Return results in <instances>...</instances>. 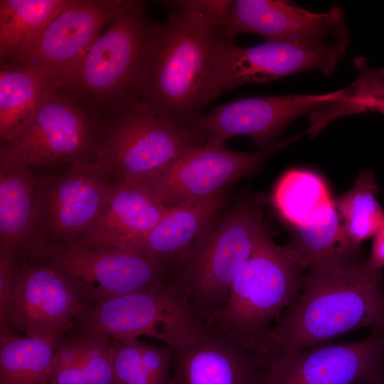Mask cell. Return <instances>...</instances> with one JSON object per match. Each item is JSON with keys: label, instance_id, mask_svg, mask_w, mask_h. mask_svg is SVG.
<instances>
[{"label": "cell", "instance_id": "obj_1", "mask_svg": "<svg viewBox=\"0 0 384 384\" xmlns=\"http://www.w3.org/2000/svg\"><path fill=\"white\" fill-rule=\"evenodd\" d=\"M232 1H168L154 21L136 87V101L154 114L194 129L215 97L216 54Z\"/></svg>", "mask_w": 384, "mask_h": 384}, {"label": "cell", "instance_id": "obj_2", "mask_svg": "<svg viewBox=\"0 0 384 384\" xmlns=\"http://www.w3.org/2000/svg\"><path fill=\"white\" fill-rule=\"evenodd\" d=\"M307 271L300 294L259 346L264 366L356 329L384 331L382 270L370 268L359 255L322 262Z\"/></svg>", "mask_w": 384, "mask_h": 384}, {"label": "cell", "instance_id": "obj_3", "mask_svg": "<svg viewBox=\"0 0 384 384\" xmlns=\"http://www.w3.org/2000/svg\"><path fill=\"white\" fill-rule=\"evenodd\" d=\"M154 21L146 2L124 0L110 23L58 89L99 121L136 101V87Z\"/></svg>", "mask_w": 384, "mask_h": 384}, {"label": "cell", "instance_id": "obj_4", "mask_svg": "<svg viewBox=\"0 0 384 384\" xmlns=\"http://www.w3.org/2000/svg\"><path fill=\"white\" fill-rule=\"evenodd\" d=\"M263 193L242 192L217 216L181 267L180 285L196 314L211 326L223 309L232 283L264 227Z\"/></svg>", "mask_w": 384, "mask_h": 384}, {"label": "cell", "instance_id": "obj_5", "mask_svg": "<svg viewBox=\"0 0 384 384\" xmlns=\"http://www.w3.org/2000/svg\"><path fill=\"white\" fill-rule=\"evenodd\" d=\"M304 270L263 227L211 326L228 333L257 353L271 323L300 294Z\"/></svg>", "mask_w": 384, "mask_h": 384}, {"label": "cell", "instance_id": "obj_6", "mask_svg": "<svg viewBox=\"0 0 384 384\" xmlns=\"http://www.w3.org/2000/svg\"><path fill=\"white\" fill-rule=\"evenodd\" d=\"M207 328L192 309L178 277L92 304L70 329L116 340L146 336L175 348L200 337Z\"/></svg>", "mask_w": 384, "mask_h": 384}, {"label": "cell", "instance_id": "obj_7", "mask_svg": "<svg viewBox=\"0 0 384 384\" xmlns=\"http://www.w3.org/2000/svg\"><path fill=\"white\" fill-rule=\"evenodd\" d=\"M204 143L198 132L158 117L135 101L102 122L94 160L114 179L134 183L170 165L188 149Z\"/></svg>", "mask_w": 384, "mask_h": 384}, {"label": "cell", "instance_id": "obj_8", "mask_svg": "<svg viewBox=\"0 0 384 384\" xmlns=\"http://www.w3.org/2000/svg\"><path fill=\"white\" fill-rule=\"evenodd\" d=\"M102 122L58 89L14 139L1 144L0 164L29 168L94 160Z\"/></svg>", "mask_w": 384, "mask_h": 384}, {"label": "cell", "instance_id": "obj_9", "mask_svg": "<svg viewBox=\"0 0 384 384\" xmlns=\"http://www.w3.org/2000/svg\"><path fill=\"white\" fill-rule=\"evenodd\" d=\"M301 137L297 134L253 152L204 143L188 149L170 165L134 183L165 207L200 202L223 193L227 186L254 174L268 158Z\"/></svg>", "mask_w": 384, "mask_h": 384}, {"label": "cell", "instance_id": "obj_10", "mask_svg": "<svg viewBox=\"0 0 384 384\" xmlns=\"http://www.w3.org/2000/svg\"><path fill=\"white\" fill-rule=\"evenodd\" d=\"M38 250L69 278L89 305L176 279L181 270L132 249L70 244Z\"/></svg>", "mask_w": 384, "mask_h": 384}, {"label": "cell", "instance_id": "obj_11", "mask_svg": "<svg viewBox=\"0 0 384 384\" xmlns=\"http://www.w3.org/2000/svg\"><path fill=\"white\" fill-rule=\"evenodd\" d=\"M14 257L16 279L9 329L29 336L63 337L89 304L40 250Z\"/></svg>", "mask_w": 384, "mask_h": 384}, {"label": "cell", "instance_id": "obj_12", "mask_svg": "<svg viewBox=\"0 0 384 384\" xmlns=\"http://www.w3.org/2000/svg\"><path fill=\"white\" fill-rule=\"evenodd\" d=\"M115 181L95 160L73 164L60 174L43 177L38 247L75 244L97 215Z\"/></svg>", "mask_w": 384, "mask_h": 384}, {"label": "cell", "instance_id": "obj_13", "mask_svg": "<svg viewBox=\"0 0 384 384\" xmlns=\"http://www.w3.org/2000/svg\"><path fill=\"white\" fill-rule=\"evenodd\" d=\"M348 41L318 46L264 41L241 47L223 40L217 50L215 97L246 83H262L295 73L316 70L331 74L344 55Z\"/></svg>", "mask_w": 384, "mask_h": 384}, {"label": "cell", "instance_id": "obj_14", "mask_svg": "<svg viewBox=\"0 0 384 384\" xmlns=\"http://www.w3.org/2000/svg\"><path fill=\"white\" fill-rule=\"evenodd\" d=\"M344 88L325 94L240 97L203 114L194 130L205 143L225 144L230 138L249 137L260 149L277 144L294 119L341 98Z\"/></svg>", "mask_w": 384, "mask_h": 384}, {"label": "cell", "instance_id": "obj_15", "mask_svg": "<svg viewBox=\"0 0 384 384\" xmlns=\"http://www.w3.org/2000/svg\"><path fill=\"white\" fill-rule=\"evenodd\" d=\"M241 33L257 34L265 41L310 46L331 43L328 42L330 37L348 41L339 7L314 13L282 0L232 1L222 19L221 34L225 40L233 42Z\"/></svg>", "mask_w": 384, "mask_h": 384}, {"label": "cell", "instance_id": "obj_16", "mask_svg": "<svg viewBox=\"0 0 384 384\" xmlns=\"http://www.w3.org/2000/svg\"><path fill=\"white\" fill-rule=\"evenodd\" d=\"M124 2L73 0L71 5L1 65L34 67L63 78L107 28Z\"/></svg>", "mask_w": 384, "mask_h": 384}, {"label": "cell", "instance_id": "obj_17", "mask_svg": "<svg viewBox=\"0 0 384 384\" xmlns=\"http://www.w3.org/2000/svg\"><path fill=\"white\" fill-rule=\"evenodd\" d=\"M265 368L264 384H361L384 375V331L284 355Z\"/></svg>", "mask_w": 384, "mask_h": 384}, {"label": "cell", "instance_id": "obj_18", "mask_svg": "<svg viewBox=\"0 0 384 384\" xmlns=\"http://www.w3.org/2000/svg\"><path fill=\"white\" fill-rule=\"evenodd\" d=\"M171 351V384H264L259 356L215 326Z\"/></svg>", "mask_w": 384, "mask_h": 384}, {"label": "cell", "instance_id": "obj_19", "mask_svg": "<svg viewBox=\"0 0 384 384\" xmlns=\"http://www.w3.org/2000/svg\"><path fill=\"white\" fill-rule=\"evenodd\" d=\"M169 208L137 184L115 181L97 215L75 245L137 250Z\"/></svg>", "mask_w": 384, "mask_h": 384}, {"label": "cell", "instance_id": "obj_20", "mask_svg": "<svg viewBox=\"0 0 384 384\" xmlns=\"http://www.w3.org/2000/svg\"><path fill=\"white\" fill-rule=\"evenodd\" d=\"M43 181L29 168L0 164V254L16 256L38 247Z\"/></svg>", "mask_w": 384, "mask_h": 384}, {"label": "cell", "instance_id": "obj_21", "mask_svg": "<svg viewBox=\"0 0 384 384\" xmlns=\"http://www.w3.org/2000/svg\"><path fill=\"white\" fill-rule=\"evenodd\" d=\"M223 205L224 196L220 193L200 202L169 208L135 250L181 267Z\"/></svg>", "mask_w": 384, "mask_h": 384}, {"label": "cell", "instance_id": "obj_22", "mask_svg": "<svg viewBox=\"0 0 384 384\" xmlns=\"http://www.w3.org/2000/svg\"><path fill=\"white\" fill-rule=\"evenodd\" d=\"M62 77L40 68L4 64L0 69V141L9 142L28 126Z\"/></svg>", "mask_w": 384, "mask_h": 384}, {"label": "cell", "instance_id": "obj_23", "mask_svg": "<svg viewBox=\"0 0 384 384\" xmlns=\"http://www.w3.org/2000/svg\"><path fill=\"white\" fill-rule=\"evenodd\" d=\"M47 384H117L112 338L70 328L58 344Z\"/></svg>", "mask_w": 384, "mask_h": 384}, {"label": "cell", "instance_id": "obj_24", "mask_svg": "<svg viewBox=\"0 0 384 384\" xmlns=\"http://www.w3.org/2000/svg\"><path fill=\"white\" fill-rule=\"evenodd\" d=\"M62 337L21 336L0 329V384H47Z\"/></svg>", "mask_w": 384, "mask_h": 384}, {"label": "cell", "instance_id": "obj_25", "mask_svg": "<svg viewBox=\"0 0 384 384\" xmlns=\"http://www.w3.org/2000/svg\"><path fill=\"white\" fill-rule=\"evenodd\" d=\"M271 201L277 213L293 228L313 222L335 201L320 176L301 169L284 173L274 188Z\"/></svg>", "mask_w": 384, "mask_h": 384}, {"label": "cell", "instance_id": "obj_26", "mask_svg": "<svg viewBox=\"0 0 384 384\" xmlns=\"http://www.w3.org/2000/svg\"><path fill=\"white\" fill-rule=\"evenodd\" d=\"M294 229L284 248L304 270L329 260L361 255L360 247L352 245L346 237L335 201L313 222Z\"/></svg>", "mask_w": 384, "mask_h": 384}, {"label": "cell", "instance_id": "obj_27", "mask_svg": "<svg viewBox=\"0 0 384 384\" xmlns=\"http://www.w3.org/2000/svg\"><path fill=\"white\" fill-rule=\"evenodd\" d=\"M353 65L358 76L343 96L309 114L306 134L311 138L339 117L367 112L384 115V68L372 69L361 56L354 58Z\"/></svg>", "mask_w": 384, "mask_h": 384}, {"label": "cell", "instance_id": "obj_28", "mask_svg": "<svg viewBox=\"0 0 384 384\" xmlns=\"http://www.w3.org/2000/svg\"><path fill=\"white\" fill-rule=\"evenodd\" d=\"M73 0H0V63L7 61Z\"/></svg>", "mask_w": 384, "mask_h": 384}, {"label": "cell", "instance_id": "obj_29", "mask_svg": "<svg viewBox=\"0 0 384 384\" xmlns=\"http://www.w3.org/2000/svg\"><path fill=\"white\" fill-rule=\"evenodd\" d=\"M117 384H171V347L146 343L138 338L112 339Z\"/></svg>", "mask_w": 384, "mask_h": 384}, {"label": "cell", "instance_id": "obj_30", "mask_svg": "<svg viewBox=\"0 0 384 384\" xmlns=\"http://www.w3.org/2000/svg\"><path fill=\"white\" fill-rule=\"evenodd\" d=\"M378 187L370 169L362 170L353 186L335 205L349 242L360 247L384 225V209L377 200Z\"/></svg>", "mask_w": 384, "mask_h": 384}, {"label": "cell", "instance_id": "obj_31", "mask_svg": "<svg viewBox=\"0 0 384 384\" xmlns=\"http://www.w3.org/2000/svg\"><path fill=\"white\" fill-rule=\"evenodd\" d=\"M15 279L14 257L0 254V329H9Z\"/></svg>", "mask_w": 384, "mask_h": 384}, {"label": "cell", "instance_id": "obj_32", "mask_svg": "<svg viewBox=\"0 0 384 384\" xmlns=\"http://www.w3.org/2000/svg\"><path fill=\"white\" fill-rule=\"evenodd\" d=\"M366 262L373 270H383L384 267V225L373 236L371 252Z\"/></svg>", "mask_w": 384, "mask_h": 384}, {"label": "cell", "instance_id": "obj_33", "mask_svg": "<svg viewBox=\"0 0 384 384\" xmlns=\"http://www.w3.org/2000/svg\"><path fill=\"white\" fill-rule=\"evenodd\" d=\"M361 384H384V375L373 380L363 382Z\"/></svg>", "mask_w": 384, "mask_h": 384}]
</instances>
